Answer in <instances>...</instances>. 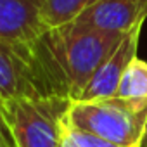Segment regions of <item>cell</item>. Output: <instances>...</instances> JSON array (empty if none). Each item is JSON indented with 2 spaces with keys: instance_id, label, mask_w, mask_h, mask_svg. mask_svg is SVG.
Wrapping results in <instances>:
<instances>
[{
  "instance_id": "obj_5",
  "label": "cell",
  "mask_w": 147,
  "mask_h": 147,
  "mask_svg": "<svg viewBox=\"0 0 147 147\" xmlns=\"http://www.w3.org/2000/svg\"><path fill=\"white\" fill-rule=\"evenodd\" d=\"M147 19V0H95L75 21L76 26L123 36L142 28Z\"/></svg>"
},
{
  "instance_id": "obj_8",
  "label": "cell",
  "mask_w": 147,
  "mask_h": 147,
  "mask_svg": "<svg viewBox=\"0 0 147 147\" xmlns=\"http://www.w3.org/2000/svg\"><path fill=\"white\" fill-rule=\"evenodd\" d=\"M95 0H43L42 18L47 30L71 24Z\"/></svg>"
},
{
  "instance_id": "obj_4",
  "label": "cell",
  "mask_w": 147,
  "mask_h": 147,
  "mask_svg": "<svg viewBox=\"0 0 147 147\" xmlns=\"http://www.w3.org/2000/svg\"><path fill=\"white\" fill-rule=\"evenodd\" d=\"M52 95L31 50L0 40V107L19 97Z\"/></svg>"
},
{
  "instance_id": "obj_1",
  "label": "cell",
  "mask_w": 147,
  "mask_h": 147,
  "mask_svg": "<svg viewBox=\"0 0 147 147\" xmlns=\"http://www.w3.org/2000/svg\"><path fill=\"white\" fill-rule=\"evenodd\" d=\"M121 36L76 26L47 30L33 45V54L52 95L80 100L92 76Z\"/></svg>"
},
{
  "instance_id": "obj_13",
  "label": "cell",
  "mask_w": 147,
  "mask_h": 147,
  "mask_svg": "<svg viewBox=\"0 0 147 147\" xmlns=\"http://www.w3.org/2000/svg\"><path fill=\"white\" fill-rule=\"evenodd\" d=\"M140 147H147V125H145V131H144V137H142V144Z\"/></svg>"
},
{
  "instance_id": "obj_9",
  "label": "cell",
  "mask_w": 147,
  "mask_h": 147,
  "mask_svg": "<svg viewBox=\"0 0 147 147\" xmlns=\"http://www.w3.org/2000/svg\"><path fill=\"white\" fill-rule=\"evenodd\" d=\"M116 95L128 99H147V61L135 57L118 85Z\"/></svg>"
},
{
  "instance_id": "obj_11",
  "label": "cell",
  "mask_w": 147,
  "mask_h": 147,
  "mask_svg": "<svg viewBox=\"0 0 147 147\" xmlns=\"http://www.w3.org/2000/svg\"><path fill=\"white\" fill-rule=\"evenodd\" d=\"M0 145H2V147H14V142L11 138V133L7 130V125L4 121L2 111H0Z\"/></svg>"
},
{
  "instance_id": "obj_6",
  "label": "cell",
  "mask_w": 147,
  "mask_h": 147,
  "mask_svg": "<svg viewBox=\"0 0 147 147\" xmlns=\"http://www.w3.org/2000/svg\"><path fill=\"white\" fill-rule=\"evenodd\" d=\"M42 7L43 0H0V40L31 50L47 31Z\"/></svg>"
},
{
  "instance_id": "obj_2",
  "label": "cell",
  "mask_w": 147,
  "mask_h": 147,
  "mask_svg": "<svg viewBox=\"0 0 147 147\" xmlns=\"http://www.w3.org/2000/svg\"><path fill=\"white\" fill-rule=\"evenodd\" d=\"M62 125L99 135L123 147H140L147 125V99L113 95L94 100H73Z\"/></svg>"
},
{
  "instance_id": "obj_12",
  "label": "cell",
  "mask_w": 147,
  "mask_h": 147,
  "mask_svg": "<svg viewBox=\"0 0 147 147\" xmlns=\"http://www.w3.org/2000/svg\"><path fill=\"white\" fill-rule=\"evenodd\" d=\"M61 145H62V147H78V145H76L75 142H73V140H71V138L64 133V131H62V140H61Z\"/></svg>"
},
{
  "instance_id": "obj_14",
  "label": "cell",
  "mask_w": 147,
  "mask_h": 147,
  "mask_svg": "<svg viewBox=\"0 0 147 147\" xmlns=\"http://www.w3.org/2000/svg\"><path fill=\"white\" fill-rule=\"evenodd\" d=\"M0 147H2V145H0Z\"/></svg>"
},
{
  "instance_id": "obj_7",
  "label": "cell",
  "mask_w": 147,
  "mask_h": 147,
  "mask_svg": "<svg viewBox=\"0 0 147 147\" xmlns=\"http://www.w3.org/2000/svg\"><path fill=\"white\" fill-rule=\"evenodd\" d=\"M140 31L142 28H135L133 31L121 36V40L116 43V47L109 52V55L95 71V75L92 76L80 100H94V99H106L116 95L118 85L128 64L137 57Z\"/></svg>"
},
{
  "instance_id": "obj_3",
  "label": "cell",
  "mask_w": 147,
  "mask_h": 147,
  "mask_svg": "<svg viewBox=\"0 0 147 147\" xmlns=\"http://www.w3.org/2000/svg\"><path fill=\"white\" fill-rule=\"evenodd\" d=\"M71 100L59 95L19 97L0 107L14 147H61Z\"/></svg>"
},
{
  "instance_id": "obj_10",
  "label": "cell",
  "mask_w": 147,
  "mask_h": 147,
  "mask_svg": "<svg viewBox=\"0 0 147 147\" xmlns=\"http://www.w3.org/2000/svg\"><path fill=\"white\" fill-rule=\"evenodd\" d=\"M62 131L78 147H123V145H118V144H114L111 140H106L99 135H94V133H88V131H83V130L66 128L64 125H62Z\"/></svg>"
},
{
  "instance_id": "obj_15",
  "label": "cell",
  "mask_w": 147,
  "mask_h": 147,
  "mask_svg": "<svg viewBox=\"0 0 147 147\" xmlns=\"http://www.w3.org/2000/svg\"><path fill=\"white\" fill-rule=\"evenodd\" d=\"M61 147H62V145H61Z\"/></svg>"
}]
</instances>
